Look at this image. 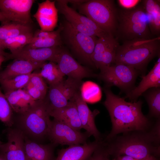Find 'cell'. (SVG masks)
<instances>
[{"mask_svg": "<svg viewBox=\"0 0 160 160\" xmlns=\"http://www.w3.org/2000/svg\"><path fill=\"white\" fill-rule=\"evenodd\" d=\"M103 89L106 98L103 104L108 112L112 125L106 140L109 141L121 133L144 131L148 128L150 121L142 111L141 100L127 102L125 98L113 94L110 87H105Z\"/></svg>", "mask_w": 160, "mask_h": 160, "instance_id": "obj_1", "label": "cell"}, {"mask_svg": "<svg viewBox=\"0 0 160 160\" xmlns=\"http://www.w3.org/2000/svg\"><path fill=\"white\" fill-rule=\"evenodd\" d=\"M144 131L124 135L114 142L106 143L109 155H126L141 159L156 158L160 152V131L154 127L150 132Z\"/></svg>", "mask_w": 160, "mask_h": 160, "instance_id": "obj_2", "label": "cell"}, {"mask_svg": "<svg viewBox=\"0 0 160 160\" xmlns=\"http://www.w3.org/2000/svg\"><path fill=\"white\" fill-rule=\"evenodd\" d=\"M160 37L123 41L117 47L114 63L129 66L144 75L148 63L160 56Z\"/></svg>", "mask_w": 160, "mask_h": 160, "instance_id": "obj_3", "label": "cell"}, {"mask_svg": "<svg viewBox=\"0 0 160 160\" xmlns=\"http://www.w3.org/2000/svg\"><path fill=\"white\" fill-rule=\"evenodd\" d=\"M116 35L124 41L154 38L149 30L148 16L143 5L131 9L118 10Z\"/></svg>", "mask_w": 160, "mask_h": 160, "instance_id": "obj_4", "label": "cell"}, {"mask_svg": "<svg viewBox=\"0 0 160 160\" xmlns=\"http://www.w3.org/2000/svg\"><path fill=\"white\" fill-rule=\"evenodd\" d=\"M79 13L114 37L117 26L118 10L113 0H85L76 4Z\"/></svg>", "mask_w": 160, "mask_h": 160, "instance_id": "obj_5", "label": "cell"}, {"mask_svg": "<svg viewBox=\"0 0 160 160\" xmlns=\"http://www.w3.org/2000/svg\"><path fill=\"white\" fill-rule=\"evenodd\" d=\"M60 23V35L62 44H65L82 61L94 66L91 57L98 38L78 31L66 20Z\"/></svg>", "mask_w": 160, "mask_h": 160, "instance_id": "obj_6", "label": "cell"}, {"mask_svg": "<svg viewBox=\"0 0 160 160\" xmlns=\"http://www.w3.org/2000/svg\"><path fill=\"white\" fill-rule=\"evenodd\" d=\"M49 111L44 99L37 100L32 107L20 115V123L23 130L34 137L48 136L52 122Z\"/></svg>", "mask_w": 160, "mask_h": 160, "instance_id": "obj_7", "label": "cell"}, {"mask_svg": "<svg viewBox=\"0 0 160 160\" xmlns=\"http://www.w3.org/2000/svg\"><path fill=\"white\" fill-rule=\"evenodd\" d=\"M113 64L100 69L97 76L104 82L105 87L116 86L127 94L135 87L136 80L140 73L129 66Z\"/></svg>", "mask_w": 160, "mask_h": 160, "instance_id": "obj_8", "label": "cell"}, {"mask_svg": "<svg viewBox=\"0 0 160 160\" xmlns=\"http://www.w3.org/2000/svg\"><path fill=\"white\" fill-rule=\"evenodd\" d=\"M80 88L78 82L69 78L49 85L47 98H44L49 110L59 109L66 106L73 99Z\"/></svg>", "mask_w": 160, "mask_h": 160, "instance_id": "obj_9", "label": "cell"}, {"mask_svg": "<svg viewBox=\"0 0 160 160\" xmlns=\"http://www.w3.org/2000/svg\"><path fill=\"white\" fill-rule=\"evenodd\" d=\"M48 136L53 144L69 146L84 144L90 136L86 132H81L55 119L52 121Z\"/></svg>", "mask_w": 160, "mask_h": 160, "instance_id": "obj_10", "label": "cell"}, {"mask_svg": "<svg viewBox=\"0 0 160 160\" xmlns=\"http://www.w3.org/2000/svg\"><path fill=\"white\" fill-rule=\"evenodd\" d=\"M34 0H0V10L9 22L33 24L31 17Z\"/></svg>", "mask_w": 160, "mask_h": 160, "instance_id": "obj_11", "label": "cell"}, {"mask_svg": "<svg viewBox=\"0 0 160 160\" xmlns=\"http://www.w3.org/2000/svg\"><path fill=\"white\" fill-rule=\"evenodd\" d=\"M62 46L49 48H33L26 46L21 49L10 53H4L5 60L23 59L36 62L47 61L56 63Z\"/></svg>", "mask_w": 160, "mask_h": 160, "instance_id": "obj_12", "label": "cell"}, {"mask_svg": "<svg viewBox=\"0 0 160 160\" xmlns=\"http://www.w3.org/2000/svg\"><path fill=\"white\" fill-rule=\"evenodd\" d=\"M7 142L0 144V150L6 160H26L24 148L25 135L20 129L8 128Z\"/></svg>", "mask_w": 160, "mask_h": 160, "instance_id": "obj_13", "label": "cell"}, {"mask_svg": "<svg viewBox=\"0 0 160 160\" xmlns=\"http://www.w3.org/2000/svg\"><path fill=\"white\" fill-rule=\"evenodd\" d=\"M56 63L64 76L75 80L81 81L84 78L97 76L80 65L63 48L58 56Z\"/></svg>", "mask_w": 160, "mask_h": 160, "instance_id": "obj_14", "label": "cell"}, {"mask_svg": "<svg viewBox=\"0 0 160 160\" xmlns=\"http://www.w3.org/2000/svg\"><path fill=\"white\" fill-rule=\"evenodd\" d=\"M82 128L85 129L90 136H93L95 140H101L100 134L95 122L96 116L99 113L97 110L92 111L82 96L80 91L74 97Z\"/></svg>", "mask_w": 160, "mask_h": 160, "instance_id": "obj_15", "label": "cell"}, {"mask_svg": "<svg viewBox=\"0 0 160 160\" xmlns=\"http://www.w3.org/2000/svg\"><path fill=\"white\" fill-rule=\"evenodd\" d=\"M58 12L55 5V1L46 0L38 3V9L33 16L37 21L41 30L52 31L57 25Z\"/></svg>", "mask_w": 160, "mask_h": 160, "instance_id": "obj_16", "label": "cell"}, {"mask_svg": "<svg viewBox=\"0 0 160 160\" xmlns=\"http://www.w3.org/2000/svg\"><path fill=\"white\" fill-rule=\"evenodd\" d=\"M103 143L95 140L84 144L69 146L59 150L54 160H87Z\"/></svg>", "mask_w": 160, "mask_h": 160, "instance_id": "obj_17", "label": "cell"}, {"mask_svg": "<svg viewBox=\"0 0 160 160\" xmlns=\"http://www.w3.org/2000/svg\"><path fill=\"white\" fill-rule=\"evenodd\" d=\"M68 3V0L55 1V5L58 12L64 16L66 20L75 21L84 25L94 31L98 38L111 35L100 28L90 19L69 7Z\"/></svg>", "mask_w": 160, "mask_h": 160, "instance_id": "obj_18", "label": "cell"}, {"mask_svg": "<svg viewBox=\"0 0 160 160\" xmlns=\"http://www.w3.org/2000/svg\"><path fill=\"white\" fill-rule=\"evenodd\" d=\"M160 87V57L150 71L146 75L142 76L138 85L126 94L125 98L136 101L137 99L148 89Z\"/></svg>", "mask_w": 160, "mask_h": 160, "instance_id": "obj_19", "label": "cell"}, {"mask_svg": "<svg viewBox=\"0 0 160 160\" xmlns=\"http://www.w3.org/2000/svg\"><path fill=\"white\" fill-rule=\"evenodd\" d=\"M46 62H36L23 59H14L0 73V80L9 79L30 74L35 70L41 68Z\"/></svg>", "mask_w": 160, "mask_h": 160, "instance_id": "obj_20", "label": "cell"}, {"mask_svg": "<svg viewBox=\"0 0 160 160\" xmlns=\"http://www.w3.org/2000/svg\"><path fill=\"white\" fill-rule=\"evenodd\" d=\"M49 113L50 116L53 117L54 119L78 131H80L82 128L74 98L65 106L49 110Z\"/></svg>", "mask_w": 160, "mask_h": 160, "instance_id": "obj_21", "label": "cell"}, {"mask_svg": "<svg viewBox=\"0 0 160 160\" xmlns=\"http://www.w3.org/2000/svg\"><path fill=\"white\" fill-rule=\"evenodd\" d=\"M4 94L13 111L20 115L29 110L36 102L22 89L5 92Z\"/></svg>", "mask_w": 160, "mask_h": 160, "instance_id": "obj_22", "label": "cell"}, {"mask_svg": "<svg viewBox=\"0 0 160 160\" xmlns=\"http://www.w3.org/2000/svg\"><path fill=\"white\" fill-rule=\"evenodd\" d=\"M24 148L26 160H54L52 144H41L25 136Z\"/></svg>", "mask_w": 160, "mask_h": 160, "instance_id": "obj_23", "label": "cell"}, {"mask_svg": "<svg viewBox=\"0 0 160 160\" xmlns=\"http://www.w3.org/2000/svg\"><path fill=\"white\" fill-rule=\"evenodd\" d=\"M33 31V24L9 22L1 24L0 26V43L9 38Z\"/></svg>", "mask_w": 160, "mask_h": 160, "instance_id": "obj_24", "label": "cell"}, {"mask_svg": "<svg viewBox=\"0 0 160 160\" xmlns=\"http://www.w3.org/2000/svg\"><path fill=\"white\" fill-rule=\"evenodd\" d=\"M144 8L148 16V27L151 34L153 36L160 37V0H157L155 3H148L145 5Z\"/></svg>", "mask_w": 160, "mask_h": 160, "instance_id": "obj_25", "label": "cell"}, {"mask_svg": "<svg viewBox=\"0 0 160 160\" xmlns=\"http://www.w3.org/2000/svg\"><path fill=\"white\" fill-rule=\"evenodd\" d=\"M34 32H27L8 39L0 43V48L2 50L8 49L11 53L20 50L31 42Z\"/></svg>", "mask_w": 160, "mask_h": 160, "instance_id": "obj_26", "label": "cell"}, {"mask_svg": "<svg viewBox=\"0 0 160 160\" xmlns=\"http://www.w3.org/2000/svg\"><path fill=\"white\" fill-rule=\"evenodd\" d=\"M142 95L149 107V116L151 117L160 119V87L150 88L144 92Z\"/></svg>", "mask_w": 160, "mask_h": 160, "instance_id": "obj_27", "label": "cell"}, {"mask_svg": "<svg viewBox=\"0 0 160 160\" xmlns=\"http://www.w3.org/2000/svg\"><path fill=\"white\" fill-rule=\"evenodd\" d=\"M39 73L47 82L51 85L58 83L63 79L64 75L60 72L57 64L53 62L45 63Z\"/></svg>", "mask_w": 160, "mask_h": 160, "instance_id": "obj_28", "label": "cell"}, {"mask_svg": "<svg viewBox=\"0 0 160 160\" xmlns=\"http://www.w3.org/2000/svg\"><path fill=\"white\" fill-rule=\"evenodd\" d=\"M115 38L113 36L110 35L97 39L91 57L94 66L97 68L99 69L103 54Z\"/></svg>", "mask_w": 160, "mask_h": 160, "instance_id": "obj_29", "label": "cell"}, {"mask_svg": "<svg viewBox=\"0 0 160 160\" xmlns=\"http://www.w3.org/2000/svg\"><path fill=\"white\" fill-rule=\"evenodd\" d=\"M33 73L17 76L12 78L0 80L5 92L17 90L25 87L29 82Z\"/></svg>", "mask_w": 160, "mask_h": 160, "instance_id": "obj_30", "label": "cell"}, {"mask_svg": "<svg viewBox=\"0 0 160 160\" xmlns=\"http://www.w3.org/2000/svg\"><path fill=\"white\" fill-rule=\"evenodd\" d=\"M13 110L0 88V120L9 128L14 124Z\"/></svg>", "mask_w": 160, "mask_h": 160, "instance_id": "obj_31", "label": "cell"}, {"mask_svg": "<svg viewBox=\"0 0 160 160\" xmlns=\"http://www.w3.org/2000/svg\"><path fill=\"white\" fill-rule=\"evenodd\" d=\"M119 44L115 38L103 54L99 69L108 67L115 63L116 49Z\"/></svg>", "mask_w": 160, "mask_h": 160, "instance_id": "obj_32", "label": "cell"}, {"mask_svg": "<svg viewBox=\"0 0 160 160\" xmlns=\"http://www.w3.org/2000/svg\"><path fill=\"white\" fill-rule=\"evenodd\" d=\"M62 44L60 35L55 37L33 40L26 46L33 48H44L62 46Z\"/></svg>", "mask_w": 160, "mask_h": 160, "instance_id": "obj_33", "label": "cell"}, {"mask_svg": "<svg viewBox=\"0 0 160 160\" xmlns=\"http://www.w3.org/2000/svg\"><path fill=\"white\" fill-rule=\"evenodd\" d=\"M29 82L46 97L47 87L44 79L39 73H33Z\"/></svg>", "mask_w": 160, "mask_h": 160, "instance_id": "obj_34", "label": "cell"}, {"mask_svg": "<svg viewBox=\"0 0 160 160\" xmlns=\"http://www.w3.org/2000/svg\"><path fill=\"white\" fill-rule=\"evenodd\" d=\"M61 29L62 26L60 23L58 28L55 31H48L41 29L36 30L34 32L32 40L38 39H44L59 36Z\"/></svg>", "mask_w": 160, "mask_h": 160, "instance_id": "obj_35", "label": "cell"}, {"mask_svg": "<svg viewBox=\"0 0 160 160\" xmlns=\"http://www.w3.org/2000/svg\"><path fill=\"white\" fill-rule=\"evenodd\" d=\"M109 155L106 145L103 142L87 160H109Z\"/></svg>", "mask_w": 160, "mask_h": 160, "instance_id": "obj_36", "label": "cell"}, {"mask_svg": "<svg viewBox=\"0 0 160 160\" xmlns=\"http://www.w3.org/2000/svg\"><path fill=\"white\" fill-rule=\"evenodd\" d=\"M25 87V90L27 93L35 100H44L45 96L38 89L34 87L29 81Z\"/></svg>", "mask_w": 160, "mask_h": 160, "instance_id": "obj_37", "label": "cell"}, {"mask_svg": "<svg viewBox=\"0 0 160 160\" xmlns=\"http://www.w3.org/2000/svg\"><path fill=\"white\" fill-rule=\"evenodd\" d=\"M141 1L140 0H118L117 2L124 9L129 10L136 7Z\"/></svg>", "mask_w": 160, "mask_h": 160, "instance_id": "obj_38", "label": "cell"}, {"mask_svg": "<svg viewBox=\"0 0 160 160\" xmlns=\"http://www.w3.org/2000/svg\"><path fill=\"white\" fill-rule=\"evenodd\" d=\"M116 157L114 160H158L156 158L146 159H141L126 155L119 156Z\"/></svg>", "mask_w": 160, "mask_h": 160, "instance_id": "obj_39", "label": "cell"}, {"mask_svg": "<svg viewBox=\"0 0 160 160\" xmlns=\"http://www.w3.org/2000/svg\"><path fill=\"white\" fill-rule=\"evenodd\" d=\"M0 22L1 24H5L9 22L6 18L2 12L0 10Z\"/></svg>", "mask_w": 160, "mask_h": 160, "instance_id": "obj_40", "label": "cell"}, {"mask_svg": "<svg viewBox=\"0 0 160 160\" xmlns=\"http://www.w3.org/2000/svg\"><path fill=\"white\" fill-rule=\"evenodd\" d=\"M4 52L2 51L0 54V66L2 63L5 60V57L4 55Z\"/></svg>", "mask_w": 160, "mask_h": 160, "instance_id": "obj_41", "label": "cell"}, {"mask_svg": "<svg viewBox=\"0 0 160 160\" xmlns=\"http://www.w3.org/2000/svg\"><path fill=\"white\" fill-rule=\"evenodd\" d=\"M0 160H6L0 150Z\"/></svg>", "mask_w": 160, "mask_h": 160, "instance_id": "obj_42", "label": "cell"}, {"mask_svg": "<svg viewBox=\"0 0 160 160\" xmlns=\"http://www.w3.org/2000/svg\"><path fill=\"white\" fill-rule=\"evenodd\" d=\"M3 50H1L0 48V54L1 52Z\"/></svg>", "mask_w": 160, "mask_h": 160, "instance_id": "obj_43", "label": "cell"}, {"mask_svg": "<svg viewBox=\"0 0 160 160\" xmlns=\"http://www.w3.org/2000/svg\"><path fill=\"white\" fill-rule=\"evenodd\" d=\"M2 143L0 140V144H1Z\"/></svg>", "mask_w": 160, "mask_h": 160, "instance_id": "obj_44", "label": "cell"}, {"mask_svg": "<svg viewBox=\"0 0 160 160\" xmlns=\"http://www.w3.org/2000/svg\"></svg>", "mask_w": 160, "mask_h": 160, "instance_id": "obj_45", "label": "cell"}]
</instances>
